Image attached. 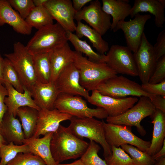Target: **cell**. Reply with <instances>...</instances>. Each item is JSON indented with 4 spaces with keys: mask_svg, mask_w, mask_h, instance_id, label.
<instances>
[{
    "mask_svg": "<svg viewBox=\"0 0 165 165\" xmlns=\"http://www.w3.org/2000/svg\"><path fill=\"white\" fill-rule=\"evenodd\" d=\"M48 0H33L34 4L35 7L44 6Z\"/></svg>",
    "mask_w": 165,
    "mask_h": 165,
    "instance_id": "obj_47",
    "label": "cell"
},
{
    "mask_svg": "<svg viewBox=\"0 0 165 165\" xmlns=\"http://www.w3.org/2000/svg\"><path fill=\"white\" fill-rule=\"evenodd\" d=\"M2 76L4 82L8 83L20 92H24V88L17 72L10 61L6 57L4 59Z\"/></svg>",
    "mask_w": 165,
    "mask_h": 165,
    "instance_id": "obj_32",
    "label": "cell"
},
{
    "mask_svg": "<svg viewBox=\"0 0 165 165\" xmlns=\"http://www.w3.org/2000/svg\"><path fill=\"white\" fill-rule=\"evenodd\" d=\"M0 149V165H7L19 153L30 152L26 145H16L12 142L1 145Z\"/></svg>",
    "mask_w": 165,
    "mask_h": 165,
    "instance_id": "obj_33",
    "label": "cell"
},
{
    "mask_svg": "<svg viewBox=\"0 0 165 165\" xmlns=\"http://www.w3.org/2000/svg\"><path fill=\"white\" fill-rule=\"evenodd\" d=\"M156 109L165 113V98L164 96L153 95L149 98Z\"/></svg>",
    "mask_w": 165,
    "mask_h": 165,
    "instance_id": "obj_43",
    "label": "cell"
},
{
    "mask_svg": "<svg viewBox=\"0 0 165 165\" xmlns=\"http://www.w3.org/2000/svg\"><path fill=\"white\" fill-rule=\"evenodd\" d=\"M8 144L4 138L2 131L1 127H0V146L2 145H5Z\"/></svg>",
    "mask_w": 165,
    "mask_h": 165,
    "instance_id": "obj_50",
    "label": "cell"
},
{
    "mask_svg": "<svg viewBox=\"0 0 165 165\" xmlns=\"http://www.w3.org/2000/svg\"><path fill=\"white\" fill-rule=\"evenodd\" d=\"M44 6L53 20L66 31L73 32L75 31L76 25L74 20L76 12L71 0H48Z\"/></svg>",
    "mask_w": 165,
    "mask_h": 165,
    "instance_id": "obj_15",
    "label": "cell"
},
{
    "mask_svg": "<svg viewBox=\"0 0 165 165\" xmlns=\"http://www.w3.org/2000/svg\"><path fill=\"white\" fill-rule=\"evenodd\" d=\"M7 24L18 33L29 35L32 27L13 9L8 0H0V26Z\"/></svg>",
    "mask_w": 165,
    "mask_h": 165,
    "instance_id": "obj_20",
    "label": "cell"
},
{
    "mask_svg": "<svg viewBox=\"0 0 165 165\" xmlns=\"http://www.w3.org/2000/svg\"><path fill=\"white\" fill-rule=\"evenodd\" d=\"M67 32L68 41L71 43L76 52L85 54L89 60L93 62L98 63H105V55L95 52L86 40H81L72 32Z\"/></svg>",
    "mask_w": 165,
    "mask_h": 165,
    "instance_id": "obj_30",
    "label": "cell"
},
{
    "mask_svg": "<svg viewBox=\"0 0 165 165\" xmlns=\"http://www.w3.org/2000/svg\"><path fill=\"white\" fill-rule=\"evenodd\" d=\"M153 125L151 145L146 152L152 156L161 148L165 137V113L158 109L150 116Z\"/></svg>",
    "mask_w": 165,
    "mask_h": 165,
    "instance_id": "obj_26",
    "label": "cell"
},
{
    "mask_svg": "<svg viewBox=\"0 0 165 165\" xmlns=\"http://www.w3.org/2000/svg\"><path fill=\"white\" fill-rule=\"evenodd\" d=\"M154 165H165V157H162L156 160Z\"/></svg>",
    "mask_w": 165,
    "mask_h": 165,
    "instance_id": "obj_49",
    "label": "cell"
},
{
    "mask_svg": "<svg viewBox=\"0 0 165 165\" xmlns=\"http://www.w3.org/2000/svg\"><path fill=\"white\" fill-rule=\"evenodd\" d=\"M3 136L9 143L23 144L25 139L21 124L16 117L7 112L5 114L1 127Z\"/></svg>",
    "mask_w": 165,
    "mask_h": 165,
    "instance_id": "obj_24",
    "label": "cell"
},
{
    "mask_svg": "<svg viewBox=\"0 0 165 165\" xmlns=\"http://www.w3.org/2000/svg\"><path fill=\"white\" fill-rule=\"evenodd\" d=\"M112 154L105 158L108 165H135L129 155L120 147H111Z\"/></svg>",
    "mask_w": 165,
    "mask_h": 165,
    "instance_id": "obj_36",
    "label": "cell"
},
{
    "mask_svg": "<svg viewBox=\"0 0 165 165\" xmlns=\"http://www.w3.org/2000/svg\"><path fill=\"white\" fill-rule=\"evenodd\" d=\"M72 116L55 108L52 110L40 108L38 110L37 124L33 136L38 138L41 135L54 133L58 129L61 122L70 120Z\"/></svg>",
    "mask_w": 165,
    "mask_h": 165,
    "instance_id": "obj_17",
    "label": "cell"
},
{
    "mask_svg": "<svg viewBox=\"0 0 165 165\" xmlns=\"http://www.w3.org/2000/svg\"><path fill=\"white\" fill-rule=\"evenodd\" d=\"M92 91L87 99L91 104L104 109L108 116L114 117L125 112L137 102L138 99L135 97L116 98L105 95L97 90Z\"/></svg>",
    "mask_w": 165,
    "mask_h": 165,
    "instance_id": "obj_13",
    "label": "cell"
},
{
    "mask_svg": "<svg viewBox=\"0 0 165 165\" xmlns=\"http://www.w3.org/2000/svg\"><path fill=\"white\" fill-rule=\"evenodd\" d=\"M105 63L117 74L138 76L133 53L127 46L112 45L105 55Z\"/></svg>",
    "mask_w": 165,
    "mask_h": 165,
    "instance_id": "obj_10",
    "label": "cell"
},
{
    "mask_svg": "<svg viewBox=\"0 0 165 165\" xmlns=\"http://www.w3.org/2000/svg\"><path fill=\"white\" fill-rule=\"evenodd\" d=\"M156 110L150 98L142 96L140 97L137 104L125 112L117 116H108L106 121L114 124L134 126L139 134L144 136L146 132L141 125V122L145 118L152 115Z\"/></svg>",
    "mask_w": 165,
    "mask_h": 165,
    "instance_id": "obj_7",
    "label": "cell"
},
{
    "mask_svg": "<svg viewBox=\"0 0 165 165\" xmlns=\"http://www.w3.org/2000/svg\"><path fill=\"white\" fill-rule=\"evenodd\" d=\"M165 80V55L157 61L155 69L148 82L151 84H156Z\"/></svg>",
    "mask_w": 165,
    "mask_h": 165,
    "instance_id": "obj_39",
    "label": "cell"
},
{
    "mask_svg": "<svg viewBox=\"0 0 165 165\" xmlns=\"http://www.w3.org/2000/svg\"><path fill=\"white\" fill-rule=\"evenodd\" d=\"M3 84L8 92V95L4 99V102L6 105L7 112L17 116V111L20 107L28 106L39 110L40 108L37 105L32 97L31 92L24 89L23 93L16 90L11 84L4 82Z\"/></svg>",
    "mask_w": 165,
    "mask_h": 165,
    "instance_id": "obj_19",
    "label": "cell"
},
{
    "mask_svg": "<svg viewBox=\"0 0 165 165\" xmlns=\"http://www.w3.org/2000/svg\"><path fill=\"white\" fill-rule=\"evenodd\" d=\"M4 59L2 57L0 51V83L3 84L4 81L2 76V71Z\"/></svg>",
    "mask_w": 165,
    "mask_h": 165,
    "instance_id": "obj_46",
    "label": "cell"
},
{
    "mask_svg": "<svg viewBox=\"0 0 165 165\" xmlns=\"http://www.w3.org/2000/svg\"><path fill=\"white\" fill-rule=\"evenodd\" d=\"M74 19L77 21L84 20L101 36L111 28V16L105 13L98 0H92L88 6L76 12Z\"/></svg>",
    "mask_w": 165,
    "mask_h": 165,
    "instance_id": "obj_11",
    "label": "cell"
},
{
    "mask_svg": "<svg viewBox=\"0 0 165 165\" xmlns=\"http://www.w3.org/2000/svg\"><path fill=\"white\" fill-rule=\"evenodd\" d=\"M96 90L103 95L116 98H123L129 96L150 98L154 94L144 91L141 85L122 75H117L101 83Z\"/></svg>",
    "mask_w": 165,
    "mask_h": 165,
    "instance_id": "obj_8",
    "label": "cell"
},
{
    "mask_svg": "<svg viewBox=\"0 0 165 165\" xmlns=\"http://www.w3.org/2000/svg\"><path fill=\"white\" fill-rule=\"evenodd\" d=\"M7 165H46L39 156L30 152L18 153Z\"/></svg>",
    "mask_w": 165,
    "mask_h": 165,
    "instance_id": "obj_37",
    "label": "cell"
},
{
    "mask_svg": "<svg viewBox=\"0 0 165 165\" xmlns=\"http://www.w3.org/2000/svg\"><path fill=\"white\" fill-rule=\"evenodd\" d=\"M88 146V142L75 136L68 127L61 124L53 133L50 141L51 154L57 164L81 157Z\"/></svg>",
    "mask_w": 165,
    "mask_h": 165,
    "instance_id": "obj_1",
    "label": "cell"
},
{
    "mask_svg": "<svg viewBox=\"0 0 165 165\" xmlns=\"http://www.w3.org/2000/svg\"><path fill=\"white\" fill-rule=\"evenodd\" d=\"M68 41L66 31L57 22L38 30L26 46L33 55L50 52Z\"/></svg>",
    "mask_w": 165,
    "mask_h": 165,
    "instance_id": "obj_3",
    "label": "cell"
},
{
    "mask_svg": "<svg viewBox=\"0 0 165 165\" xmlns=\"http://www.w3.org/2000/svg\"><path fill=\"white\" fill-rule=\"evenodd\" d=\"M75 53L73 63L79 72L80 84L88 92L96 90L101 83L117 75L106 63H95L81 53Z\"/></svg>",
    "mask_w": 165,
    "mask_h": 165,
    "instance_id": "obj_2",
    "label": "cell"
},
{
    "mask_svg": "<svg viewBox=\"0 0 165 165\" xmlns=\"http://www.w3.org/2000/svg\"><path fill=\"white\" fill-rule=\"evenodd\" d=\"M13 52L4 55L11 63L17 72L24 89L31 91L37 79L34 68L32 55L26 46L20 42L13 45Z\"/></svg>",
    "mask_w": 165,
    "mask_h": 165,
    "instance_id": "obj_6",
    "label": "cell"
},
{
    "mask_svg": "<svg viewBox=\"0 0 165 165\" xmlns=\"http://www.w3.org/2000/svg\"><path fill=\"white\" fill-rule=\"evenodd\" d=\"M92 0H72L73 8L76 12L81 10L84 6Z\"/></svg>",
    "mask_w": 165,
    "mask_h": 165,
    "instance_id": "obj_44",
    "label": "cell"
},
{
    "mask_svg": "<svg viewBox=\"0 0 165 165\" xmlns=\"http://www.w3.org/2000/svg\"><path fill=\"white\" fill-rule=\"evenodd\" d=\"M102 121L106 140L111 147L129 144L146 152L150 147L151 141L144 140L135 135L132 132L131 127L105 123L103 120Z\"/></svg>",
    "mask_w": 165,
    "mask_h": 165,
    "instance_id": "obj_9",
    "label": "cell"
},
{
    "mask_svg": "<svg viewBox=\"0 0 165 165\" xmlns=\"http://www.w3.org/2000/svg\"><path fill=\"white\" fill-rule=\"evenodd\" d=\"M76 35L79 38L85 37L92 43L98 53L104 54L109 49L108 42L104 40L100 34L90 26L77 21L75 30Z\"/></svg>",
    "mask_w": 165,
    "mask_h": 165,
    "instance_id": "obj_27",
    "label": "cell"
},
{
    "mask_svg": "<svg viewBox=\"0 0 165 165\" xmlns=\"http://www.w3.org/2000/svg\"><path fill=\"white\" fill-rule=\"evenodd\" d=\"M152 157L155 160H158L162 157H165V139L164 140L161 148Z\"/></svg>",
    "mask_w": 165,
    "mask_h": 165,
    "instance_id": "obj_45",
    "label": "cell"
},
{
    "mask_svg": "<svg viewBox=\"0 0 165 165\" xmlns=\"http://www.w3.org/2000/svg\"><path fill=\"white\" fill-rule=\"evenodd\" d=\"M31 92L35 102L40 108H54L55 101L60 92L55 82L43 83L36 81Z\"/></svg>",
    "mask_w": 165,
    "mask_h": 165,
    "instance_id": "obj_18",
    "label": "cell"
},
{
    "mask_svg": "<svg viewBox=\"0 0 165 165\" xmlns=\"http://www.w3.org/2000/svg\"><path fill=\"white\" fill-rule=\"evenodd\" d=\"M70 120L68 127L74 134L81 139L85 138L99 144L103 149L104 158L111 154V148L106 141L102 121L94 118L74 116H72Z\"/></svg>",
    "mask_w": 165,
    "mask_h": 165,
    "instance_id": "obj_4",
    "label": "cell"
},
{
    "mask_svg": "<svg viewBox=\"0 0 165 165\" xmlns=\"http://www.w3.org/2000/svg\"><path fill=\"white\" fill-rule=\"evenodd\" d=\"M54 107L61 112L78 118L95 117L103 119L108 116L106 111L101 108L89 107L86 101L80 96L60 93Z\"/></svg>",
    "mask_w": 165,
    "mask_h": 165,
    "instance_id": "obj_5",
    "label": "cell"
},
{
    "mask_svg": "<svg viewBox=\"0 0 165 165\" xmlns=\"http://www.w3.org/2000/svg\"><path fill=\"white\" fill-rule=\"evenodd\" d=\"M51 68L50 81L55 82L61 72L69 64L73 63L75 51H73L68 43L50 53Z\"/></svg>",
    "mask_w": 165,
    "mask_h": 165,
    "instance_id": "obj_21",
    "label": "cell"
},
{
    "mask_svg": "<svg viewBox=\"0 0 165 165\" xmlns=\"http://www.w3.org/2000/svg\"><path fill=\"white\" fill-rule=\"evenodd\" d=\"M55 82L60 93L82 96L86 100L90 96L80 84L79 72L73 63L64 69Z\"/></svg>",
    "mask_w": 165,
    "mask_h": 165,
    "instance_id": "obj_16",
    "label": "cell"
},
{
    "mask_svg": "<svg viewBox=\"0 0 165 165\" xmlns=\"http://www.w3.org/2000/svg\"><path fill=\"white\" fill-rule=\"evenodd\" d=\"M128 0H102V10L112 16L110 28L113 31L119 22L124 20L130 15L132 6Z\"/></svg>",
    "mask_w": 165,
    "mask_h": 165,
    "instance_id": "obj_25",
    "label": "cell"
},
{
    "mask_svg": "<svg viewBox=\"0 0 165 165\" xmlns=\"http://www.w3.org/2000/svg\"><path fill=\"white\" fill-rule=\"evenodd\" d=\"M101 148L96 142L90 140L87 149L80 159L85 165H108L98 155Z\"/></svg>",
    "mask_w": 165,
    "mask_h": 165,
    "instance_id": "obj_35",
    "label": "cell"
},
{
    "mask_svg": "<svg viewBox=\"0 0 165 165\" xmlns=\"http://www.w3.org/2000/svg\"><path fill=\"white\" fill-rule=\"evenodd\" d=\"M153 46L156 54L157 61L165 55V30H163L159 33L156 42Z\"/></svg>",
    "mask_w": 165,
    "mask_h": 165,
    "instance_id": "obj_41",
    "label": "cell"
},
{
    "mask_svg": "<svg viewBox=\"0 0 165 165\" xmlns=\"http://www.w3.org/2000/svg\"><path fill=\"white\" fill-rule=\"evenodd\" d=\"M50 53L32 55L37 81L43 83H47L50 82L51 68Z\"/></svg>",
    "mask_w": 165,
    "mask_h": 165,
    "instance_id": "obj_29",
    "label": "cell"
},
{
    "mask_svg": "<svg viewBox=\"0 0 165 165\" xmlns=\"http://www.w3.org/2000/svg\"><path fill=\"white\" fill-rule=\"evenodd\" d=\"M165 7L158 0H135L130 16L133 18L140 12H149L155 16L156 26L162 28L165 21Z\"/></svg>",
    "mask_w": 165,
    "mask_h": 165,
    "instance_id": "obj_23",
    "label": "cell"
},
{
    "mask_svg": "<svg viewBox=\"0 0 165 165\" xmlns=\"http://www.w3.org/2000/svg\"><path fill=\"white\" fill-rule=\"evenodd\" d=\"M8 2L20 16L25 20L35 7L33 0H9Z\"/></svg>",
    "mask_w": 165,
    "mask_h": 165,
    "instance_id": "obj_38",
    "label": "cell"
},
{
    "mask_svg": "<svg viewBox=\"0 0 165 165\" xmlns=\"http://www.w3.org/2000/svg\"><path fill=\"white\" fill-rule=\"evenodd\" d=\"M17 116L19 118L25 138L33 136L36 128L38 116V110L28 106L19 108Z\"/></svg>",
    "mask_w": 165,
    "mask_h": 165,
    "instance_id": "obj_28",
    "label": "cell"
},
{
    "mask_svg": "<svg viewBox=\"0 0 165 165\" xmlns=\"http://www.w3.org/2000/svg\"></svg>",
    "mask_w": 165,
    "mask_h": 165,
    "instance_id": "obj_52",
    "label": "cell"
},
{
    "mask_svg": "<svg viewBox=\"0 0 165 165\" xmlns=\"http://www.w3.org/2000/svg\"><path fill=\"white\" fill-rule=\"evenodd\" d=\"M8 95L7 89L3 84L0 83V127L2 123L3 118L7 112V107L4 102L5 97Z\"/></svg>",
    "mask_w": 165,
    "mask_h": 165,
    "instance_id": "obj_42",
    "label": "cell"
},
{
    "mask_svg": "<svg viewBox=\"0 0 165 165\" xmlns=\"http://www.w3.org/2000/svg\"><path fill=\"white\" fill-rule=\"evenodd\" d=\"M53 133H48L42 138L33 136L25 138L23 144L28 146L30 152L42 159L46 165H56L52 156L50 149V141Z\"/></svg>",
    "mask_w": 165,
    "mask_h": 165,
    "instance_id": "obj_22",
    "label": "cell"
},
{
    "mask_svg": "<svg viewBox=\"0 0 165 165\" xmlns=\"http://www.w3.org/2000/svg\"><path fill=\"white\" fill-rule=\"evenodd\" d=\"M159 2L162 5L165 6V0H158Z\"/></svg>",
    "mask_w": 165,
    "mask_h": 165,
    "instance_id": "obj_51",
    "label": "cell"
},
{
    "mask_svg": "<svg viewBox=\"0 0 165 165\" xmlns=\"http://www.w3.org/2000/svg\"><path fill=\"white\" fill-rule=\"evenodd\" d=\"M56 165H85L80 159L76 160L74 162L70 163L61 164L58 163Z\"/></svg>",
    "mask_w": 165,
    "mask_h": 165,
    "instance_id": "obj_48",
    "label": "cell"
},
{
    "mask_svg": "<svg viewBox=\"0 0 165 165\" xmlns=\"http://www.w3.org/2000/svg\"><path fill=\"white\" fill-rule=\"evenodd\" d=\"M141 86L144 91L148 94L165 96V80L156 84L148 82L142 83Z\"/></svg>",
    "mask_w": 165,
    "mask_h": 165,
    "instance_id": "obj_40",
    "label": "cell"
},
{
    "mask_svg": "<svg viewBox=\"0 0 165 165\" xmlns=\"http://www.w3.org/2000/svg\"><path fill=\"white\" fill-rule=\"evenodd\" d=\"M132 20L119 22L113 30L116 32L122 30L123 32L127 46L134 53L137 50L141 43L145 25L151 18V15L138 13Z\"/></svg>",
    "mask_w": 165,
    "mask_h": 165,
    "instance_id": "obj_14",
    "label": "cell"
},
{
    "mask_svg": "<svg viewBox=\"0 0 165 165\" xmlns=\"http://www.w3.org/2000/svg\"><path fill=\"white\" fill-rule=\"evenodd\" d=\"M121 148L129 154L135 165H154L156 162L152 157L146 152L140 150L134 146L129 144L121 146Z\"/></svg>",
    "mask_w": 165,
    "mask_h": 165,
    "instance_id": "obj_34",
    "label": "cell"
},
{
    "mask_svg": "<svg viewBox=\"0 0 165 165\" xmlns=\"http://www.w3.org/2000/svg\"><path fill=\"white\" fill-rule=\"evenodd\" d=\"M53 19L44 6L35 7L25 19L31 27L38 30L53 24Z\"/></svg>",
    "mask_w": 165,
    "mask_h": 165,
    "instance_id": "obj_31",
    "label": "cell"
},
{
    "mask_svg": "<svg viewBox=\"0 0 165 165\" xmlns=\"http://www.w3.org/2000/svg\"><path fill=\"white\" fill-rule=\"evenodd\" d=\"M133 56L138 72L142 83L148 82L155 69L156 57L153 46L148 41L144 32L141 43Z\"/></svg>",
    "mask_w": 165,
    "mask_h": 165,
    "instance_id": "obj_12",
    "label": "cell"
}]
</instances>
